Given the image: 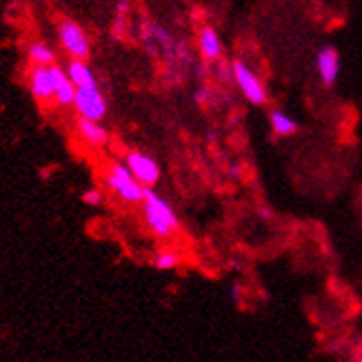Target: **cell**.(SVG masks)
I'll return each instance as SVG.
<instances>
[{"label": "cell", "instance_id": "3", "mask_svg": "<svg viewBox=\"0 0 362 362\" xmlns=\"http://www.w3.org/2000/svg\"><path fill=\"white\" fill-rule=\"evenodd\" d=\"M231 76H233V83L238 85L240 93L251 103V105H267L269 96H267V87L260 81V76L251 69L245 60H233L231 62Z\"/></svg>", "mask_w": 362, "mask_h": 362}, {"label": "cell", "instance_id": "2", "mask_svg": "<svg viewBox=\"0 0 362 362\" xmlns=\"http://www.w3.org/2000/svg\"><path fill=\"white\" fill-rule=\"evenodd\" d=\"M105 185L118 200L127 204H143L145 200L147 187H143L134 178V174L124 163H109L107 174H105Z\"/></svg>", "mask_w": 362, "mask_h": 362}, {"label": "cell", "instance_id": "17", "mask_svg": "<svg viewBox=\"0 0 362 362\" xmlns=\"http://www.w3.org/2000/svg\"><path fill=\"white\" fill-rule=\"evenodd\" d=\"M231 298H233V300H240V287H231Z\"/></svg>", "mask_w": 362, "mask_h": 362}, {"label": "cell", "instance_id": "10", "mask_svg": "<svg viewBox=\"0 0 362 362\" xmlns=\"http://www.w3.org/2000/svg\"><path fill=\"white\" fill-rule=\"evenodd\" d=\"M76 129H78V136H81L89 147H105L109 143V132L103 122L78 118Z\"/></svg>", "mask_w": 362, "mask_h": 362}, {"label": "cell", "instance_id": "15", "mask_svg": "<svg viewBox=\"0 0 362 362\" xmlns=\"http://www.w3.org/2000/svg\"><path fill=\"white\" fill-rule=\"evenodd\" d=\"M153 267L160 272H169V269H176V267L180 264V256L176 254V251L171 249H165V251H158V254L153 256Z\"/></svg>", "mask_w": 362, "mask_h": 362}, {"label": "cell", "instance_id": "7", "mask_svg": "<svg viewBox=\"0 0 362 362\" xmlns=\"http://www.w3.org/2000/svg\"><path fill=\"white\" fill-rule=\"evenodd\" d=\"M316 71H318V78L325 87H334L340 78V54L336 47L332 45H325L318 49V56H316Z\"/></svg>", "mask_w": 362, "mask_h": 362}, {"label": "cell", "instance_id": "16", "mask_svg": "<svg viewBox=\"0 0 362 362\" xmlns=\"http://www.w3.org/2000/svg\"><path fill=\"white\" fill-rule=\"evenodd\" d=\"M103 200H105V196H103L100 189H96V187L87 189V192L83 194V202L89 204V207H98V204H103Z\"/></svg>", "mask_w": 362, "mask_h": 362}, {"label": "cell", "instance_id": "4", "mask_svg": "<svg viewBox=\"0 0 362 362\" xmlns=\"http://www.w3.org/2000/svg\"><path fill=\"white\" fill-rule=\"evenodd\" d=\"M58 40L71 60H87L91 56V42L87 31L76 21L65 18L58 23Z\"/></svg>", "mask_w": 362, "mask_h": 362}, {"label": "cell", "instance_id": "13", "mask_svg": "<svg viewBox=\"0 0 362 362\" xmlns=\"http://www.w3.org/2000/svg\"><path fill=\"white\" fill-rule=\"evenodd\" d=\"M269 124H272V132L280 138H287L293 136L298 132V122L282 109H272L269 112Z\"/></svg>", "mask_w": 362, "mask_h": 362}, {"label": "cell", "instance_id": "9", "mask_svg": "<svg viewBox=\"0 0 362 362\" xmlns=\"http://www.w3.org/2000/svg\"><path fill=\"white\" fill-rule=\"evenodd\" d=\"M52 76H54V100L60 107H74L76 100V85L69 81L67 69H62L58 65H52Z\"/></svg>", "mask_w": 362, "mask_h": 362}, {"label": "cell", "instance_id": "1", "mask_svg": "<svg viewBox=\"0 0 362 362\" xmlns=\"http://www.w3.org/2000/svg\"><path fill=\"white\" fill-rule=\"evenodd\" d=\"M143 218L147 229L156 235V238H171L180 231V218L169 204L167 198H163L158 192L147 187L145 200H143Z\"/></svg>", "mask_w": 362, "mask_h": 362}, {"label": "cell", "instance_id": "6", "mask_svg": "<svg viewBox=\"0 0 362 362\" xmlns=\"http://www.w3.org/2000/svg\"><path fill=\"white\" fill-rule=\"evenodd\" d=\"M74 109L81 118L96 120V122H103L105 116L109 114L107 98L100 93V89H78L76 100H74Z\"/></svg>", "mask_w": 362, "mask_h": 362}, {"label": "cell", "instance_id": "14", "mask_svg": "<svg viewBox=\"0 0 362 362\" xmlns=\"http://www.w3.org/2000/svg\"><path fill=\"white\" fill-rule=\"evenodd\" d=\"M27 56L31 60V65H38V67H52L54 65V49L47 42L42 40H36V42H31L27 47Z\"/></svg>", "mask_w": 362, "mask_h": 362}, {"label": "cell", "instance_id": "8", "mask_svg": "<svg viewBox=\"0 0 362 362\" xmlns=\"http://www.w3.org/2000/svg\"><path fill=\"white\" fill-rule=\"evenodd\" d=\"M27 85L31 96H34L38 103H49L54 98V76H52V67H38L34 65L29 69V78Z\"/></svg>", "mask_w": 362, "mask_h": 362}, {"label": "cell", "instance_id": "5", "mask_svg": "<svg viewBox=\"0 0 362 362\" xmlns=\"http://www.w3.org/2000/svg\"><path fill=\"white\" fill-rule=\"evenodd\" d=\"M124 165L129 167V171L134 174V178L143 185V187H153L158 185L160 180V165L156 163L149 153H143V151H127L124 156Z\"/></svg>", "mask_w": 362, "mask_h": 362}, {"label": "cell", "instance_id": "12", "mask_svg": "<svg viewBox=\"0 0 362 362\" xmlns=\"http://www.w3.org/2000/svg\"><path fill=\"white\" fill-rule=\"evenodd\" d=\"M198 49L204 60H218L223 56V40L214 27H202L198 34Z\"/></svg>", "mask_w": 362, "mask_h": 362}, {"label": "cell", "instance_id": "11", "mask_svg": "<svg viewBox=\"0 0 362 362\" xmlns=\"http://www.w3.org/2000/svg\"><path fill=\"white\" fill-rule=\"evenodd\" d=\"M69 81L76 85V89H98V78L89 67L87 60H69L67 65Z\"/></svg>", "mask_w": 362, "mask_h": 362}]
</instances>
